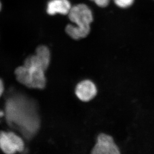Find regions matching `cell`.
Masks as SVG:
<instances>
[{"instance_id": "6", "label": "cell", "mask_w": 154, "mask_h": 154, "mask_svg": "<svg viewBox=\"0 0 154 154\" xmlns=\"http://www.w3.org/2000/svg\"><path fill=\"white\" fill-rule=\"evenodd\" d=\"M72 7L69 0H50L47 4V12L50 15H68Z\"/></svg>"}, {"instance_id": "3", "label": "cell", "mask_w": 154, "mask_h": 154, "mask_svg": "<svg viewBox=\"0 0 154 154\" xmlns=\"http://www.w3.org/2000/svg\"><path fill=\"white\" fill-rule=\"evenodd\" d=\"M25 144L23 140L12 132H0V148L5 153L14 154L23 151Z\"/></svg>"}, {"instance_id": "11", "label": "cell", "mask_w": 154, "mask_h": 154, "mask_svg": "<svg viewBox=\"0 0 154 154\" xmlns=\"http://www.w3.org/2000/svg\"><path fill=\"white\" fill-rule=\"evenodd\" d=\"M91 1H94V0H91Z\"/></svg>"}, {"instance_id": "10", "label": "cell", "mask_w": 154, "mask_h": 154, "mask_svg": "<svg viewBox=\"0 0 154 154\" xmlns=\"http://www.w3.org/2000/svg\"><path fill=\"white\" fill-rule=\"evenodd\" d=\"M1 2H0V10H1Z\"/></svg>"}, {"instance_id": "9", "label": "cell", "mask_w": 154, "mask_h": 154, "mask_svg": "<svg viewBox=\"0 0 154 154\" xmlns=\"http://www.w3.org/2000/svg\"><path fill=\"white\" fill-rule=\"evenodd\" d=\"M4 90V84H3L2 80L0 79V97L3 94V92Z\"/></svg>"}, {"instance_id": "1", "label": "cell", "mask_w": 154, "mask_h": 154, "mask_svg": "<svg viewBox=\"0 0 154 154\" xmlns=\"http://www.w3.org/2000/svg\"><path fill=\"white\" fill-rule=\"evenodd\" d=\"M46 69L31 56L26 59L23 66L15 71L18 81L25 86L35 89H44L46 85Z\"/></svg>"}, {"instance_id": "7", "label": "cell", "mask_w": 154, "mask_h": 154, "mask_svg": "<svg viewBox=\"0 0 154 154\" xmlns=\"http://www.w3.org/2000/svg\"><path fill=\"white\" fill-rule=\"evenodd\" d=\"M117 6L121 8H127L132 5L134 0H114Z\"/></svg>"}, {"instance_id": "2", "label": "cell", "mask_w": 154, "mask_h": 154, "mask_svg": "<svg viewBox=\"0 0 154 154\" xmlns=\"http://www.w3.org/2000/svg\"><path fill=\"white\" fill-rule=\"evenodd\" d=\"M69 18L76 26L67 25L66 32L75 40L86 38L90 32V24L93 20L92 11L84 4L76 5L72 7Z\"/></svg>"}, {"instance_id": "8", "label": "cell", "mask_w": 154, "mask_h": 154, "mask_svg": "<svg viewBox=\"0 0 154 154\" xmlns=\"http://www.w3.org/2000/svg\"><path fill=\"white\" fill-rule=\"evenodd\" d=\"M110 0H94L95 3L100 7L104 8L108 6Z\"/></svg>"}, {"instance_id": "4", "label": "cell", "mask_w": 154, "mask_h": 154, "mask_svg": "<svg viewBox=\"0 0 154 154\" xmlns=\"http://www.w3.org/2000/svg\"><path fill=\"white\" fill-rule=\"evenodd\" d=\"M91 153L93 154H119L121 152L111 136L101 133L99 134Z\"/></svg>"}, {"instance_id": "5", "label": "cell", "mask_w": 154, "mask_h": 154, "mask_svg": "<svg viewBox=\"0 0 154 154\" xmlns=\"http://www.w3.org/2000/svg\"><path fill=\"white\" fill-rule=\"evenodd\" d=\"M97 92L96 85L89 79L80 82L75 88L76 96L83 102H88L91 100L96 96Z\"/></svg>"}]
</instances>
